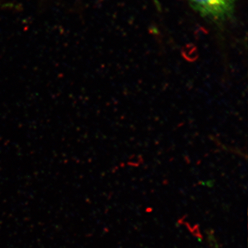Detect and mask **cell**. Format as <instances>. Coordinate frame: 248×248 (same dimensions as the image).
<instances>
[{"label":"cell","mask_w":248,"mask_h":248,"mask_svg":"<svg viewBox=\"0 0 248 248\" xmlns=\"http://www.w3.org/2000/svg\"><path fill=\"white\" fill-rule=\"evenodd\" d=\"M193 9L203 17L214 20L226 19L234 10L236 0H188Z\"/></svg>","instance_id":"cell-1"}]
</instances>
